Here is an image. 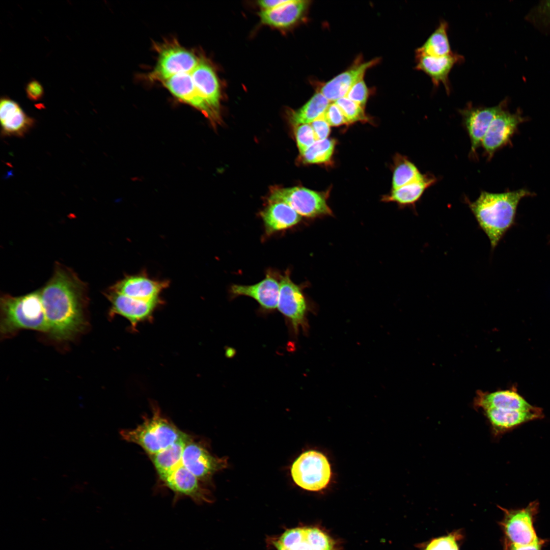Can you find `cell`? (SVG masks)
<instances>
[{
    "instance_id": "6da1fadb",
    "label": "cell",
    "mask_w": 550,
    "mask_h": 550,
    "mask_svg": "<svg viewBox=\"0 0 550 550\" xmlns=\"http://www.w3.org/2000/svg\"><path fill=\"white\" fill-rule=\"evenodd\" d=\"M88 286L72 269L57 263L52 277L39 290L48 333L58 341H69L86 325Z\"/></svg>"
},
{
    "instance_id": "7a4b0ae2",
    "label": "cell",
    "mask_w": 550,
    "mask_h": 550,
    "mask_svg": "<svg viewBox=\"0 0 550 550\" xmlns=\"http://www.w3.org/2000/svg\"><path fill=\"white\" fill-rule=\"evenodd\" d=\"M530 195L525 189L501 193L481 191L474 201L464 199L479 227L487 236L492 250L513 225L520 200Z\"/></svg>"
},
{
    "instance_id": "3957f363",
    "label": "cell",
    "mask_w": 550,
    "mask_h": 550,
    "mask_svg": "<svg viewBox=\"0 0 550 550\" xmlns=\"http://www.w3.org/2000/svg\"><path fill=\"white\" fill-rule=\"evenodd\" d=\"M0 311V332L4 338L24 329L48 333L39 290L19 296L4 294L1 297Z\"/></svg>"
},
{
    "instance_id": "277c9868",
    "label": "cell",
    "mask_w": 550,
    "mask_h": 550,
    "mask_svg": "<svg viewBox=\"0 0 550 550\" xmlns=\"http://www.w3.org/2000/svg\"><path fill=\"white\" fill-rule=\"evenodd\" d=\"M122 439L141 447L149 456L165 449L187 434L153 407L152 416L132 429L120 431Z\"/></svg>"
},
{
    "instance_id": "5b68a950",
    "label": "cell",
    "mask_w": 550,
    "mask_h": 550,
    "mask_svg": "<svg viewBox=\"0 0 550 550\" xmlns=\"http://www.w3.org/2000/svg\"><path fill=\"white\" fill-rule=\"evenodd\" d=\"M327 193L304 187L276 188L271 191L267 201L285 203L300 216L315 218L333 214L327 203Z\"/></svg>"
},
{
    "instance_id": "8992f818",
    "label": "cell",
    "mask_w": 550,
    "mask_h": 550,
    "mask_svg": "<svg viewBox=\"0 0 550 550\" xmlns=\"http://www.w3.org/2000/svg\"><path fill=\"white\" fill-rule=\"evenodd\" d=\"M291 474L300 487L309 491L325 488L331 478L330 464L324 455L310 450L302 453L293 463Z\"/></svg>"
},
{
    "instance_id": "52a82bcc",
    "label": "cell",
    "mask_w": 550,
    "mask_h": 550,
    "mask_svg": "<svg viewBox=\"0 0 550 550\" xmlns=\"http://www.w3.org/2000/svg\"><path fill=\"white\" fill-rule=\"evenodd\" d=\"M537 501L530 503L526 507L519 509L500 508L504 516L500 526L509 542L520 545L531 544L539 540L534 527V518L538 513Z\"/></svg>"
},
{
    "instance_id": "ba28073f",
    "label": "cell",
    "mask_w": 550,
    "mask_h": 550,
    "mask_svg": "<svg viewBox=\"0 0 550 550\" xmlns=\"http://www.w3.org/2000/svg\"><path fill=\"white\" fill-rule=\"evenodd\" d=\"M279 311L289 321L294 331L307 326V303L300 286L291 279L287 270L280 276V292L277 306Z\"/></svg>"
},
{
    "instance_id": "9c48e42d",
    "label": "cell",
    "mask_w": 550,
    "mask_h": 550,
    "mask_svg": "<svg viewBox=\"0 0 550 550\" xmlns=\"http://www.w3.org/2000/svg\"><path fill=\"white\" fill-rule=\"evenodd\" d=\"M200 61L191 51L174 42L163 47L149 78L161 82L178 74L190 73Z\"/></svg>"
},
{
    "instance_id": "30bf717a",
    "label": "cell",
    "mask_w": 550,
    "mask_h": 550,
    "mask_svg": "<svg viewBox=\"0 0 550 550\" xmlns=\"http://www.w3.org/2000/svg\"><path fill=\"white\" fill-rule=\"evenodd\" d=\"M272 542L277 550H337L333 539L313 527L288 529Z\"/></svg>"
},
{
    "instance_id": "8fae6325",
    "label": "cell",
    "mask_w": 550,
    "mask_h": 550,
    "mask_svg": "<svg viewBox=\"0 0 550 550\" xmlns=\"http://www.w3.org/2000/svg\"><path fill=\"white\" fill-rule=\"evenodd\" d=\"M506 104L505 99L498 105L490 107L474 106L471 103H468L463 108L459 110L463 126L470 140L469 155L473 159L477 158V150L481 146L492 121Z\"/></svg>"
},
{
    "instance_id": "7c38bea8",
    "label": "cell",
    "mask_w": 550,
    "mask_h": 550,
    "mask_svg": "<svg viewBox=\"0 0 550 550\" xmlns=\"http://www.w3.org/2000/svg\"><path fill=\"white\" fill-rule=\"evenodd\" d=\"M110 302L109 315H120L128 320L135 329L140 322L150 320L155 310L162 304L161 298L143 300L127 297L108 289L105 293Z\"/></svg>"
},
{
    "instance_id": "4fadbf2b",
    "label": "cell",
    "mask_w": 550,
    "mask_h": 550,
    "mask_svg": "<svg viewBox=\"0 0 550 550\" xmlns=\"http://www.w3.org/2000/svg\"><path fill=\"white\" fill-rule=\"evenodd\" d=\"M506 106L493 119L481 143L484 154L488 160L509 142L518 125L524 119L518 112L510 113L506 109Z\"/></svg>"
},
{
    "instance_id": "5bb4252c",
    "label": "cell",
    "mask_w": 550,
    "mask_h": 550,
    "mask_svg": "<svg viewBox=\"0 0 550 550\" xmlns=\"http://www.w3.org/2000/svg\"><path fill=\"white\" fill-rule=\"evenodd\" d=\"M200 481L182 464L162 481L164 485L175 493L174 503L184 497L190 498L198 504L211 502L212 497L210 491L201 485Z\"/></svg>"
},
{
    "instance_id": "9a60e30c",
    "label": "cell",
    "mask_w": 550,
    "mask_h": 550,
    "mask_svg": "<svg viewBox=\"0 0 550 550\" xmlns=\"http://www.w3.org/2000/svg\"><path fill=\"white\" fill-rule=\"evenodd\" d=\"M169 285V281L156 280L142 272L126 275L109 289L127 297L149 301L160 299V294Z\"/></svg>"
},
{
    "instance_id": "2e32d148",
    "label": "cell",
    "mask_w": 550,
    "mask_h": 550,
    "mask_svg": "<svg viewBox=\"0 0 550 550\" xmlns=\"http://www.w3.org/2000/svg\"><path fill=\"white\" fill-rule=\"evenodd\" d=\"M181 464L201 481L208 480L215 473L227 465L224 458L212 455L191 437L184 447Z\"/></svg>"
},
{
    "instance_id": "e0dca14e",
    "label": "cell",
    "mask_w": 550,
    "mask_h": 550,
    "mask_svg": "<svg viewBox=\"0 0 550 550\" xmlns=\"http://www.w3.org/2000/svg\"><path fill=\"white\" fill-rule=\"evenodd\" d=\"M280 276V274L269 270L262 280L255 284L232 285L230 292L233 297L245 296L253 298L264 310H273L277 308L278 304Z\"/></svg>"
},
{
    "instance_id": "ac0fdd59",
    "label": "cell",
    "mask_w": 550,
    "mask_h": 550,
    "mask_svg": "<svg viewBox=\"0 0 550 550\" xmlns=\"http://www.w3.org/2000/svg\"><path fill=\"white\" fill-rule=\"evenodd\" d=\"M379 61V58L363 62L358 58L347 70L338 74L326 82L321 84L318 92L322 94L331 102L346 97L352 86L363 79L366 72Z\"/></svg>"
},
{
    "instance_id": "d6986e66",
    "label": "cell",
    "mask_w": 550,
    "mask_h": 550,
    "mask_svg": "<svg viewBox=\"0 0 550 550\" xmlns=\"http://www.w3.org/2000/svg\"><path fill=\"white\" fill-rule=\"evenodd\" d=\"M415 69L426 74L431 80L434 87L440 84L444 85L446 93H450V85L449 74L453 68L464 61V57L453 52L452 53L442 57H433L415 53Z\"/></svg>"
},
{
    "instance_id": "ffe728a7",
    "label": "cell",
    "mask_w": 550,
    "mask_h": 550,
    "mask_svg": "<svg viewBox=\"0 0 550 550\" xmlns=\"http://www.w3.org/2000/svg\"><path fill=\"white\" fill-rule=\"evenodd\" d=\"M191 72L175 75L162 82L177 99L201 111L212 120L216 117L198 92Z\"/></svg>"
},
{
    "instance_id": "44dd1931",
    "label": "cell",
    "mask_w": 550,
    "mask_h": 550,
    "mask_svg": "<svg viewBox=\"0 0 550 550\" xmlns=\"http://www.w3.org/2000/svg\"><path fill=\"white\" fill-rule=\"evenodd\" d=\"M190 73L198 92L216 118L219 108L221 92L214 71L206 62L200 59Z\"/></svg>"
},
{
    "instance_id": "7402d4cb",
    "label": "cell",
    "mask_w": 550,
    "mask_h": 550,
    "mask_svg": "<svg viewBox=\"0 0 550 550\" xmlns=\"http://www.w3.org/2000/svg\"><path fill=\"white\" fill-rule=\"evenodd\" d=\"M265 232L267 235L284 230L296 225L301 221V216L285 203H268L261 212Z\"/></svg>"
},
{
    "instance_id": "603a6c76",
    "label": "cell",
    "mask_w": 550,
    "mask_h": 550,
    "mask_svg": "<svg viewBox=\"0 0 550 550\" xmlns=\"http://www.w3.org/2000/svg\"><path fill=\"white\" fill-rule=\"evenodd\" d=\"M0 119L3 133L7 135L23 136L34 123L16 102L6 97L1 100Z\"/></svg>"
},
{
    "instance_id": "cb8c5ba5",
    "label": "cell",
    "mask_w": 550,
    "mask_h": 550,
    "mask_svg": "<svg viewBox=\"0 0 550 550\" xmlns=\"http://www.w3.org/2000/svg\"><path fill=\"white\" fill-rule=\"evenodd\" d=\"M494 433H501L528 421L541 419V409L529 411L489 408L484 410Z\"/></svg>"
},
{
    "instance_id": "d4e9b609",
    "label": "cell",
    "mask_w": 550,
    "mask_h": 550,
    "mask_svg": "<svg viewBox=\"0 0 550 550\" xmlns=\"http://www.w3.org/2000/svg\"><path fill=\"white\" fill-rule=\"evenodd\" d=\"M309 5L308 1L288 0L276 8L261 11L259 15L264 24L277 28H286L301 18Z\"/></svg>"
},
{
    "instance_id": "484cf974",
    "label": "cell",
    "mask_w": 550,
    "mask_h": 550,
    "mask_svg": "<svg viewBox=\"0 0 550 550\" xmlns=\"http://www.w3.org/2000/svg\"><path fill=\"white\" fill-rule=\"evenodd\" d=\"M477 407L483 410L489 408L529 411L535 409L516 392L510 390L492 393L480 392L475 400Z\"/></svg>"
},
{
    "instance_id": "4316f807",
    "label": "cell",
    "mask_w": 550,
    "mask_h": 550,
    "mask_svg": "<svg viewBox=\"0 0 550 550\" xmlns=\"http://www.w3.org/2000/svg\"><path fill=\"white\" fill-rule=\"evenodd\" d=\"M437 178L430 173L424 174L419 180L393 189L390 194L384 196V202H394L400 207H409L416 211V205L421 199L425 191L434 184Z\"/></svg>"
},
{
    "instance_id": "83f0119b",
    "label": "cell",
    "mask_w": 550,
    "mask_h": 550,
    "mask_svg": "<svg viewBox=\"0 0 550 550\" xmlns=\"http://www.w3.org/2000/svg\"><path fill=\"white\" fill-rule=\"evenodd\" d=\"M190 437L189 435L186 434L165 449L150 456L152 464L161 481L181 464L184 447Z\"/></svg>"
},
{
    "instance_id": "f1b7e54d",
    "label": "cell",
    "mask_w": 550,
    "mask_h": 550,
    "mask_svg": "<svg viewBox=\"0 0 550 550\" xmlns=\"http://www.w3.org/2000/svg\"><path fill=\"white\" fill-rule=\"evenodd\" d=\"M448 26L446 20H441L425 42L416 49L415 53L433 57H442L452 53L453 51L448 36Z\"/></svg>"
},
{
    "instance_id": "f546056e",
    "label": "cell",
    "mask_w": 550,
    "mask_h": 550,
    "mask_svg": "<svg viewBox=\"0 0 550 550\" xmlns=\"http://www.w3.org/2000/svg\"><path fill=\"white\" fill-rule=\"evenodd\" d=\"M330 103L317 91L305 105L293 113L291 121L296 126L311 123L323 114Z\"/></svg>"
},
{
    "instance_id": "4dcf8cb0",
    "label": "cell",
    "mask_w": 550,
    "mask_h": 550,
    "mask_svg": "<svg viewBox=\"0 0 550 550\" xmlns=\"http://www.w3.org/2000/svg\"><path fill=\"white\" fill-rule=\"evenodd\" d=\"M424 176L416 166L406 157L397 154L394 159L392 188L400 187L419 180Z\"/></svg>"
},
{
    "instance_id": "1f68e13d",
    "label": "cell",
    "mask_w": 550,
    "mask_h": 550,
    "mask_svg": "<svg viewBox=\"0 0 550 550\" xmlns=\"http://www.w3.org/2000/svg\"><path fill=\"white\" fill-rule=\"evenodd\" d=\"M335 145V140L332 139L316 141L301 155L302 161L307 163H329L332 159Z\"/></svg>"
},
{
    "instance_id": "d6a6232c",
    "label": "cell",
    "mask_w": 550,
    "mask_h": 550,
    "mask_svg": "<svg viewBox=\"0 0 550 550\" xmlns=\"http://www.w3.org/2000/svg\"><path fill=\"white\" fill-rule=\"evenodd\" d=\"M334 102L342 111L348 123L368 121V118L364 108L347 97L341 98Z\"/></svg>"
},
{
    "instance_id": "836d02e7",
    "label": "cell",
    "mask_w": 550,
    "mask_h": 550,
    "mask_svg": "<svg viewBox=\"0 0 550 550\" xmlns=\"http://www.w3.org/2000/svg\"><path fill=\"white\" fill-rule=\"evenodd\" d=\"M295 135L300 155L303 154L316 141L314 132L310 124L297 126Z\"/></svg>"
},
{
    "instance_id": "e575fe53",
    "label": "cell",
    "mask_w": 550,
    "mask_h": 550,
    "mask_svg": "<svg viewBox=\"0 0 550 550\" xmlns=\"http://www.w3.org/2000/svg\"><path fill=\"white\" fill-rule=\"evenodd\" d=\"M460 536L457 533L435 538L425 546L424 550H459L458 541Z\"/></svg>"
},
{
    "instance_id": "d590c367",
    "label": "cell",
    "mask_w": 550,
    "mask_h": 550,
    "mask_svg": "<svg viewBox=\"0 0 550 550\" xmlns=\"http://www.w3.org/2000/svg\"><path fill=\"white\" fill-rule=\"evenodd\" d=\"M369 94V90L364 79H362L352 86L346 97L364 108L367 101Z\"/></svg>"
},
{
    "instance_id": "8d00e7d4",
    "label": "cell",
    "mask_w": 550,
    "mask_h": 550,
    "mask_svg": "<svg viewBox=\"0 0 550 550\" xmlns=\"http://www.w3.org/2000/svg\"><path fill=\"white\" fill-rule=\"evenodd\" d=\"M325 121L332 126H339L348 124L339 106L331 102L323 114Z\"/></svg>"
},
{
    "instance_id": "74e56055",
    "label": "cell",
    "mask_w": 550,
    "mask_h": 550,
    "mask_svg": "<svg viewBox=\"0 0 550 550\" xmlns=\"http://www.w3.org/2000/svg\"><path fill=\"white\" fill-rule=\"evenodd\" d=\"M311 125L316 141L325 140L328 136L331 131L330 125L325 121L323 115L311 123Z\"/></svg>"
},
{
    "instance_id": "f35d334b",
    "label": "cell",
    "mask_w": 550,
    "mask_h": 550,
    "mask_svg": "<svg viewBox=\"0 0 550 550\" xmlns=\"http://www.w3.org/2000/svg\"><path fill=\"white\" fill-rule=\"evenodd\" d=\"M533 13H534V17L537 19L539 22L544 25H549L550 1L542 2L534 9Z\"/></svg>"
},
{
    "instance_id": "ab89813d",
    "label": "cell",
    "mask_w": 550,
    "mask_h": 550,
    "mask_svg": "<svg viewBox=\"0 0 550 550\" xmlns=\"http://www.w3.org/2000/svg\"><path fill=\"white\" fill-rule=\"evenodd\" d=\"M28 97L31 100L36 101L40 100L44 94V90L41 85L36 80H32L28 83L26 87Z\"/></svg>"
},
{
    "instance_id": "60d3db41",
    "label": "cell",
    "mask_w": 550,
    "mask_h": 550,
    "mask_svg": "<svg viewBox=\"0 0 550 550\" xmlns=\"http://www.w3.org/2000/svg\"><path fill=\"white\" fill-rule=\"evenodd\" d=\"M545 542V540L539 539L535 542L527 545H520L513 544L505 539V550H541L542 547Z\"/></svg>"
},
{
    "instance_id": "b9f144b4",
    "label": "cell",
    "mask_w": 550,
    "mask_h": 550,
    "mask_svg": "<svg viewBox=\"0 0 550 550\" xmlns=\"http://www.w3.org/2000/svg\"><path fill=\"white\" fill-rule=\"evenodd\" d=\"M288 0H263L258 1L259 5L264 10H269L276 8L285 3Z\"/></svg>"
}]
</instances>
